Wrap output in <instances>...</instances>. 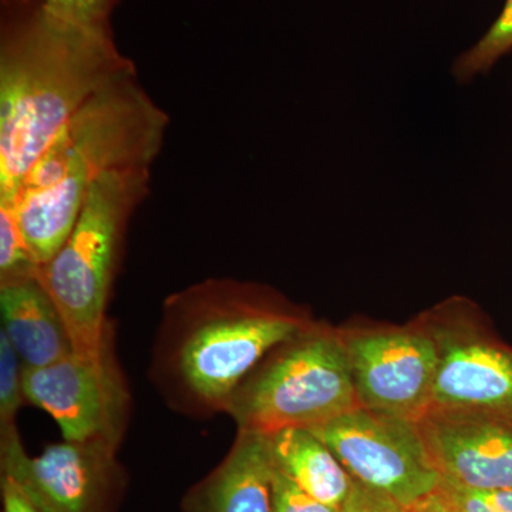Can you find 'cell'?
<instances>
[{
  "label": "cell",
  "mask_w": 512,
  "mask_h": 512,
  "mask_svg": "<svg viewBox=\"0 0 512 512\" xmlns=\"http://www.w3.org/2000/svg\"><path fill=\"white\" fill-rule=\"evenodd\" d=\"M137 73L114 33L45 0H0V202L15 204L43 151L84 104Z\"/></svg>",
  "instance_id": "obj_1"
},
{
  "label": "cell",
  "mask_w": 512,
  "mask_h": 512,
  "mask_svg": "<svg viewBox=\"0 0 512 512\" xmlns=\"http://www.w3.org/2000/svg\"><path fill=\"white\" fill-rule=\"evenodd\" d=\"M359 407L339 328L313 320L276 346L228 404L238 430L313 429Z\"/></svg>",
  "instance_id": "obj_5"
},
{
  "label": "cell",
  "mask_w": 512,
  "mask_h": 512,
  "mask_svg": "<svg viewBox=\"0 0 512 512\" xmlns=\"http://www.w3.org/2000/svg\"><path fill=\"white\" fill-rule=\"evenodd\" d=\"M2 329L23 367L39 369L74 353L72 336L39 276L0 284Z\"/></svg>",
  "instance_id": "obj_13"
},
{
  "label": "cell",
  "mask_w": 512,
  "mask_h": 512,
  "mask_svg": "<svg viewBox=\"0 0 512 512\" xmlns=\"http://www.w3.org/2000/svg\"><path fill=\"white\" fill-rule=\"evenodd\" d=\"M494 512H512V488L483 491Z\"/></svg>",
  "instance_id": "obj_23"
},
{
  "label": "cell",
  "mask_w": 512,
  "mask_h": 512,
  "mask_svg": "<svg viewBox=\"0 0 512 512\" xmlns=\"http://www.w3.org/2000/svg\"><path fill=\"white\" fill-rule=\"evenodd\" d=\"M274 512H339V508L312 497L275 467Z\"/></svg>",
  "instance_id": "obj_19"
},
{
  "label": "cell",
  "mask_w": 512,
  "mask_h": 512,
  "mask_svg": "<svg viewBox=\"0 0 512 512\" xmlns=\"http://www.w3.org/2000/svg\"><path fill=\"white\" fill-rule=\"evenodd\" d=\"M512 52V0H505L503 10L476 45L461 53L453 64L457 82L468 83L491 69Z\"/></svg>",
  "instance_id": "obj_15"
},
{
  "label": "cell",
  "mask_w": 512,
  "mask_h": 512,
  "mask_svg": "<svg viewBox=\"0 0 512 512\" xmlns=\"http://www.w3.org/2000/svg\"><path fill=\"white\" fill-rule=\"evenodd\" d=\"M150 168L111 171L93 185L69 237L39 276L62 312L74 352L93 355L113 332L107 318L128 222L150 191Z\"/></svg>",
  "instance_id": "obj_4"
},
{
  "label": "cell",
  "mask_w": 512,
  "mask_h": 512,
  "mask_svg": "<svg viewBox=\"0 0 512 512\" xmlns=\"http://www.w3.org/2000/svg\"><path fill=\"white\" fill-rule=\"evenodd\" d=\"M275 466L268 437L238 430L220 464L188 490L183 512H274Z\"/></svg>",
  "instance_id": "obj_12"
},
{
  "label": "cell",
  "mask_w": 512,
  "mask_h": 512,
  "mask_svg": "<svg viewBox=\"0 0 512 512\" xmlns=\"http://www.w3.org/2000/svg\"><path fill=\"white\" fill-rule=\"evenodd\" d=\"M339 512H407V508L389 495L355 483L352 493L339 508Z\"/></svg>",
  "instance_id": "obj_20"
},
{
  "label": "cell",
  "mask_w": 512,
  "mask_h": 512,
  "mask_svg": "<svg viewBox=\"0 0 512 512\" xmlns=\"http://www.w3.org/2000/svg\"><path fill=\"white\" fill-rule=\"evenodd\" d=\"M311 430L356 483L406 508L439 490L441 476L416 420L356 407Z\"/></svg>",
  "instance_id": "obj_8"
},
{
  "label": "cell",
  "mask_w": 512,
  "mask_h": 512,
  "mask_svg": "<svg viewBox=\"0 0 512 512\" xmlns=\"http://www.w3.org/2000/svg\"><path fill=\"white\" fill-rule=\"evenodd\" d=\"M2 512H40L32 501L23 494L18 484L13 483L8 477H2Z\"/></svg>",
  "instance_id": "obj_21"
},
{
  "label": "cell",
  "mask_w": 512,
  "mask_h": 512,
  "mask_svg": "<svg viewBox=\"0 0 512 512\" xmlns=\"http://www.w3.org/2000/svg\"><path fill=\"white\" fill-rule=\"evenodd\" d=\"M407 512H456L451 504L448 503L446 495L441 493L440 490L434 491L427 495V497L421 498L407 507Z\"/></svg>",
  "instance_id": "obj_22"
},
{
  "label": "cell",
  "mask_w": 512,
  "mask_h": 512,
  "mask_svg": "<svg viewBox=\"0 0 512 512\" xmlns=\"http://www.w3.org/2000/svg\"><path fill=\"white\" fill-rule=\"evenodd\" d=\"M339 332L359 407L416 421L429 412L440 355L419 316L406 325L352 320Z\"/></svg>",
  "instance_id": "obj_7"
},
{
  "label": "cell",
  "mask_w": 512,
  "mask_h": 512,
  "mask_svg": "<svg viewBox=\"0 0 512 512\" xmlns=\"http://www.w3.org/2000/svg\"><path fill=\"white\" fill-rule=\"evenodd\" d=\"M419 423L441 480L478 491L512 488V421L466 409H430Z\"/></svg>",
  "instance_id": "obj_11"
},
{
  "label": "cell",
  "mask_w": 512,
  "mask_h": 512,
  "mask_svg": "<svg viewBox=\"0 0 512 512\" xmlns=\"http://www.w3.org/2000/svg\"><path fill=\"white\" fill-rule=\"evenodd\" d=\"M39 269L23 235L15 205L0 202V284L36 276Z\"/></svg>",
  "instance_id": "obj_16"
},
{
  "label": "cell",
  "mask_w": 512,
  "mask_h": 512,
  "mask_svg": "<svg viewBox=\"0 0 512 512\" xmlns=\"http://www.w3.org/2000/svg\"><path fill=\"white\" fill-rule=\"evenodd\" d=\"M419 318L440 355L430 409L474 410L512 421V346L495 333L480 306L450 296Z\"/></svg>",
  "instance_id": "obj_6"
},
{
  "label": "cell",
  "mask_w": 512,
  "mask_h": 512,
  "mask_svg": "<svg viewBox=\"0 0 512 512\" xmlns=\"http://www.w3.org/2000/svg\"><path fill=\"white\" fill-rule=\"evenodd\" d=\"M25 403L28 400L23 389V363L0 332V434L18 429L16 417Z\"/></svg>",
  "instance_id": "obj_17"
},
{
  "label": "cell",
  "mask_w": 512,
  "mask_h": 512,
  "mask_svg": "<svg viewBox=\"0 0 512 512\" xmlns=\"http://www.w3.org/2000/svg\"><path fill=\"white\" fill-rule=\"evenodd\" d=\"M275 467L322 503L340 508L356 481L318 434L288 427L266 434Z\"/></svg>",
  "instance_id": "obj_14"
},
{
  "label": "cell",
  "mask_w": 512,
  "mask_h": 512,
  "mask_svg": "<svg viewBox=\"0 0 512 512\" xmlns=\"http://www.w3.org/2000/svg\"><path fill=\"white\" fill-rule=\"evenodd\" d=\"M57 15L82 23L89 28L110 30L113 13L119 8L121 0H45Z\"/></svg>",
  "instance_id": "obj_18"
},
{
  "label": "cell",
  "mask_w": 512,
  "mask_h": 512,
  "mask_svg": "<svg viewBox=\"0 0 512 512\" xmlns=\"http://www.w3.org/2000/svg\"><path fill=\"white\" fill-rule=\"evenodd\" d=\"M167 127V113L144 90L137 73L111 83L64 124L30 168L13 204L37 264L45 265L62 247L103 175L151 170Z\"/></svg>",
  "instance_id": "obj_3"
},
{
  "label": "cell",
  "mask_w": 512,
  "mask_h": 512,
  "mask_svg": "<svg viewBox=\"0 0 512 512\" xmlns=\"http://www.w3.org/2000/svg\"><path fill=\"white\" fill-rule=\"evenodd\" d=\"M28 403L45 410L69 441H106L120 447L131 393L114 349V330L93 355L74 352L39 369L23 367Z\"/></svg>",
  "instance_id": "obj_9"
},
{
  "label": "cell",
  "mask_w": 512,
  "mask_h": 512,
  "mask_svg": "<svg viewBox=\"0 0 512 512\" xmlns=\"http://www.w3.org/2000/svg\"><path fill=\"white\" fill-rule=\"evenodd\" d=\"M119 448L106 441L50 444L29 456L18 429L0 434L2 477L40 512H111L123 487Z\"/></svg>",
  "instance_id": "obj_10"
},
{
  "label": "cell",
  "mask_w": 512,
  "mask_h": 512,
  "mask_svg": "<svg viewBox=\"0 0 512 512\" xmlns=\"http://www.w3.org/2000/svg\"><path fill=\"white\" fill-rule=\"evenodd\" d=\"M313 320L271 286L207 279L165 299L150 377L175 412L227 413L256 366Z\"/></svg>",
  "instance_id": "obj_2"
}]
</instances>
